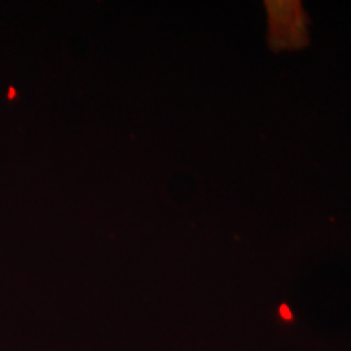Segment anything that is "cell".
Returning <instances> with one entry per match:
<instances>
[{
  "mask_svg": "<svg viewBox=\"0 0 351 351\" xmlns=\"http://www.w3.org/2000/svg\"><path fill=\"white\" fill-rule=\"evenodd\" d=\"M16 96V90L13 86L8 88V99H13Z\"/></svg>",
  "mask_w": 351,
  "mask_h": 351,
  "instance_id": "6da1fadb",
  "label": "cell"
}]
</instances>
